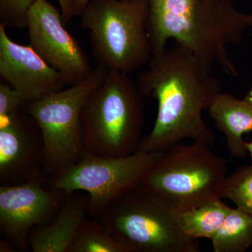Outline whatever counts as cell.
<instances>
[{"instance_id":"8fae6325","label":"cell","mask_w":252,"mask_h":252,"mask_svg":"<svg viewBox=\"0 0 252 252\" xmlns=\"http://www.w3.org/2000/svg\"><path fill=\"white\" fill-rule=\"evenodd\" d=\"M43 156L41 131L32 118L28 122L21 112L0 117L1 185H17L46 177L43 172Z\"/></svg>"},{"instance_id":"52a82bcc","label":"cell","mask_w":252,"mask_h":252,"mask_svg":"<svg viewBox=\"0 0 252 252\" xmlns=\"http://www.w3.org/2000/svg\"><path fill=\"white\" fill-rule=\"evenodd\" d=\"M108 70L97 66L84 80L25 104V112L41 131L43 172L47 178L76 163L85 154L83 106L91 93L104 80Z\"/></svg>"},{"instance_id":"5b68a950","label":"cell","mask_w":252,"mask_h":252,"mask_svg":"<svg viewBox=\"0 0 252 252\" xmlns=\"http://www.w3.org/2000/svg\"><path fill=\"white\" fill-rule=\"evenodd\" d=\"M147 0H91L81 15L97 66L130 74L152 57Z\"/></svg>"},{"instance_id":"44dd1931","label":"cell","mask_w":252,"mask_h":252,"mask_svg":"<svg viewBox=\"0 0 252 252\" xmlns=\"http://www.w3.org/2000/svg\"><path fill=\"white\" fill-rule=\"evenodd\" d=\"M58 1L62 12L63 21L64 24H67L73 18L75 17L72 0H58Z\"/></svg>"},{"instance_id":"9c48e42d","label":"cell","mask_w":252,"mask_h":252,"mask_svg":"<svg viewBox=\"0 0 252 252\" xmlns=\"http://www.w3.org/2000/svg\"><path fill=\"white\" fill-rule=\"evenodd\" d=\"M64 26L61 10L48 0H37L28 14L29 45L71 86L89 77L94 69Z\"/></svg>"},{"instance_id":"9a60e30c","label":"cell","mask_w":252,"mask_h":252,"mask_svg":"<svg viewBox=\"0 0 252 252\" xmlns=\"http://www.w3.org/2000/svg\"><path fill=\"white\" fill-rule=\"evenodd\" d=\"M231 208L222 201V199H217L182 212V228L186 234L195 240H211L220 230Z\"/></svg>"},{"instance_id":"7c38bea8","label":"cell","mask_w":252,"mask_h":252,"mask_svg":"<svg viewBox=\"0 0 252 252\" xmlns=\"http://www.w3.org/2000/svg\"><path fill=\"white\" fill-rule=\"evenodd\" d=\"M0 76L26 102L37 100L69 86L31 46L11 40L2 25H0Z\"/></svg>"},{"instance_id":"e0dca14e","label":"cell","mask_w":252,"mask_h":252,"mask_svg":"<svg viewBox=\"0 0 252 252\" xmlns=\"http://www.w3.org/2000/svg\"><path fill=\"white\" fill-rule=\"evenodd\" d=\"M67 252H130L97 219L87 217L79 226Z\"/></svg>"},{"instance_id":"277c9868","label":"cell","mask_w":252,"mask_h":252,"mask_svg":"<svg viewBox=\"0 0 252 252\" xmlns=\"http://www.w3.org/2000/svg\"><path fill=\"white\" fill-rule=\"evenodd\" d=\"M176 211L143 183L118 197L94 218L130 252H198Z\"/></svg>"},{"instance_id":"2e32d148","label":"cell","mask_w":252,"mask_h":252,"mask_svg":"<svg viewBox=\"0 0 252 252\" xmlns=\"http://www.w3.org/2000/svg\"><path fill=\"white\" fill-rule=\"evenodd\" d=\"M215 252H245L252 246V215L235 207L210 240Z\"/></svg>"},{"instance_id":"7a4b0ae2","label":"cell","mask_w":252,"mask_h":252,"mask_svg":"<svg viewBox=\"0 0 252 252\" xmlns=\"http://www.w3.org/2000/svg\"><path fill=\"white\" fill-rule=\"evenodd\" d=\"M147 31L152 56L172 39L191 51L206 67H220L238 77L229 47L243 43L252 28V14L240 11L232 0H147Z\"/></svg>"},{"instance_id":"ffe728a7","label":"cell","mask_w":252,"mask_h":252,"mask_svg":"<svg viewBox=\"0 0 252 252\" xmlns=\"http://www.w3.org/2000/svg\"><path fill=\"white\" fill-rule=\"evenodd\" d=\"M26 102L19 93L12 87L8 84H0V117L18 114Z\"/></svg>"},{"instance_id":"ba28073f","label":"cell","mask_w":252,"mask_h":252,"mask_svg":"<svg viewBox=\"0 0 252 252\" xmlns=\"http://www.w3.org/2000/svg\"><path fill=\"white\" fill-rule=\"evenodd\" d=\"M162 153L138 149L130 155L109 157L85 152L79 161L47 178L46 185L67 193L89 194V217L94 218L118 197L142 183Z\"/></svg>"},{"instance_id":"30bf717a","label":"cell","mask_w":252,"mask_h":252,"mask_svg":"<svg viewBox=\"0 0 252 252\" xmlns=\"http://www.w3.org/2000/svg\"><path fill=\"white\" fill-rule=\"evenodd\" d=\"M47 177L0 187V230L5 240L19 251L31 250L32 228L50 220L67 193L50 189Z\"/></svg>"},{"instance_id":"7402d4cb","label":"cell","mask_w":252,"mask_h":252,"mask_svg":"<svg viewBox=\"0 0 252 252\" xmlns=\"http://www.w3.org/2000/svg\"><path fill=\"white\" fill-rule=\"evenodd\" d=\"M91 0H72L74 16L80 17Z\"/></svg>"},{"instance_id":"4fadbf2b","label":"cell","mask_w":252,"mask_h":252,"mask_svg":"<svg viewBox=\"0 0 252 252\" xmlns=\"http://www.w3.org/2000/svg\"><path fill=\"white\" fill-rule=\"evenodd\" d=\"M90 196L83 191L67 193L59 210L44 224L32 229L33 252H67L83 220L89 217Z\"/></svg>"},{"instance_id":"d6986e66","label":"cell","mask_w":252,"mask_h":252,"mask_svg":"<svg viewBox=\"0 0 252 252\" xmlns=\"http://www.w3.org/2000/svg\"><path fill=\"white\" fill-rule=\"evenodd\" d=\"M36 1L0 0V25L6 28H27L28 14Z\"/></svg>"},{"instance_id":"5bb4252c","label":"cell","mask_w":252,"mask_h":252,"mask_svg":"<svg viewBox=\"0 0 252 252\" xmlns=\"http://www.w3.org/2000/svg\"><path fill=\"white\" fill-rule=\"evenodd\" d=\"M207 111L215 127L224 135L230 155L246 156L248 152L243 136L252 131V86L243 98L220 91Z\"/></svg>"},{"instance_id":"6da1fadb","label":"cell","mask_w":252,"mask_h":252,"mask_svg":"<svg viewBox=\"0 0 252 252\" xmlns=\"http://www.w3.org/2000/svg\"><path fill=\"white\" fill-rule=\"evenodd\" d=\"M212 71L178 43L152 56L136 81L144 98L157 99V115L138 149L162 152L185 140L213 143L215 137L203 117L222 91Z\"/></svg>"},{"instance_id":"603a6c76","label":"cell","mask_w":252,"mask_h":252,"mask_svg":"<svg viewBox=\"0 0 252 252\" xmlns=\"http://www.w3.org/2000/svg\"><path fill=\"white\" fill-rule=\"evenodd\" d=\"M246 148L248 154H250V157H251V163L252 164V140L250 142H246Z\"/></svg>"},{"instance_id":"3957f363","label":"cell","mask_w":252,"mask_h":252,"mask_svg":"<svg viewBox=\"0 0 252 252\" xmlns=\"http://www.w3.org/2000/svg\"><path fill=\"white\" fill-rule=\"evenodd\" d=\"M144 99L130 74L109 69L83 106L86 152L118 157L138 150L144 123Z\"/></svg>"},{"instance_id":"ac0fdd59","label":"cell","mask_w":252,"mask_h":252,"mask_svg":"<svg viewBox=\"0 0 252 252\" xmlns=\"http://www.w3.org/2000/svg\"><path fill=\"white\" fill-rule=\"evenodd\" d=\"M223 198L252 215V164L240 167L227 177Z\"/></svg>"},{"instance_id":"8992f818","label":"cell","mask_w":252,"mask_h":252,"mask_svg":"<svg viewBox=\"0 0 252 252\" xmlns=\"http://www.w3.org/2000/svg\"><path fill=\"white\" fill-rule=\"evenodd\" d=\"M227 162L210 144L178 143L162 152L142 183L182 213L223 199Z\"/></svg>"}]
</instances>
